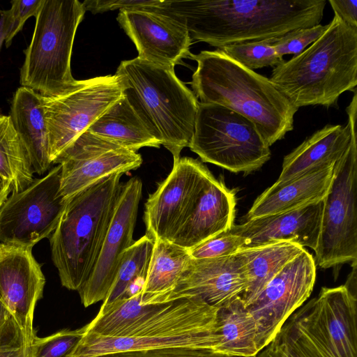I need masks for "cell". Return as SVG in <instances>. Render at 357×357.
I'll return each instance as SVG.
<instances>
[{
	"instance_id": "6da1fadb",
	"label": "cell",
	"mask_w": 357,
	"mask_h": 357,
	"mask_svg": "<svg viewBox=\"0 0 357 357\" xmlns=\"http://www.w3.org/2000/svg\"><path fill=\"white\" fill-rule=\"evenodd\" d=\"M326 0H165L159 11L172 17L192 40L222 48L280 38L319 24Z\"/></svg>"
},
{
	"instance_id": "7a4b0ae2",
	"label": "cell",
	"mask_w": 357,
	"mask_h": 357,
	"mask_svg": "<svg viewBox=\"0 0 357 357\" xmlns=\"http://www.w3.org/2000/svg\"><path fill=\"white\" fill-rule=\"evenodd\" d=\"M190 59L197 63L191 85L201 102L224 106L248 119L269 147L293 130L298 109L269 78L219 49L191 54Z\"/></svg>"
},
{
	"instance_id": "3957f363",
	"label": "cell",
	"mask_w": 357,
	"mask_h": 357,
	"mask_svg": "<svg viewBox=\"0 0 357 357\" xmlns=\"http://www.w3.org/2000/svg\"><path fill=\"white\" fill-rule=\"evenodd\" d=\"M269 79L297 109L337 106L340 95L357 85V29L334 14L324 33L274 67Z\"/></svg>"
},
{
	"instance_id": "277c9868",
	"label": "cell",
	"mask_w": 357,
	"mask_h": 357,
	"mask_svg": "<svg viewBox=\"0 0 357 357\" xmlns=\"http://www.w3.org/2000/svg\"><path fill=\"white\" fill-rule=\"evenodd\" d=\"M122 174L104 177L68 199L50 237L52 261L61 283L79 291L101 250L120 193Z\"/></svg>"
},
{
	"instance_id": "5b68a950",
	"label": "cell",
	"mask_w": 357,
	"mask_h": 357,
	"mask_svg": "<svg viewBox=\"0 0 357 357\" xmlns=\"http://www.w3.org/2000/svg\"><path fill=\"white\" fill-rule=\"evenodd\" d=\"M115 75L148 130L177 162L194 134L199 101L193 91L177 77L174 69L137 57L122 61Z\"/></svg>"
},
{
	"instance_id": "8992f818",
	"label": "cell",
	"mask_w": 357,
	"mask_h": 357,
	"mask_svg": "<svg viewBox=\"0 0 357 357\" xmlns=\"http://www.w3.org/2000/svg\"><path fill=\"white\" fill-rule=\"evenodd\" d=\"M218 310L197 297L158 303L127 337H104L85 332L67 357H95L169 347L214 349Z\"/></svg>"
},
{
	"instance_id": "52a82bcc",
	"label": "cell",
	"mask_w": 357,
	"mask_h": 357,
	"mask_svg": "<svg viewBox=\"0 0 357 357\" xmlns=\"http://www.w3.org/2000/svg\"><path fill=\"white\" fill-rule=\"evenodd\" d=\"M85 12L78 0H43L31 43L24 51L20 75L22 86L52 97L76 82L71 72V55Z\"/></svg>"
},
{
	"instance_id": "ba28073f",
	"label": "cell",
	"mask_w": 357,
	"mask_h": 357,
	"mask_svg": "<svg viewBox=\"0 0 357 357\" xmlns=\"http://www.w3.org/2000/svg\"><path fill=\"white\" fill-rule=\"evenodd\" d=\"M351 131L349 144L335 163L330 188L324 200L315 264L336 267L357 259V96L346 109Z\"/></svg>"
},
{
	"instance_id": "9c48e42d",
	"label": "cell",
	"mask_w": 357,
	"mask_h": 357,
	"mask_svg": "<svg viewBox=\"0 0 357 357\" xmlns=\"http://www.w3.org/2000/svg\"><path fill=\"white\" fill-rule=\"evenodd\" d=\"M188 147L204 162L244 174L261 168L271 155L251 121L224 106L201 102Z\"/></svg>"
},
{
	"instance_id": "30bf717a",
	"label": "cell",
	"mask_w": 357,
	"mask_h": 357,
	"mask_svg": "<svg viewBox=\"0 0 357 357\" xmlns=\"http://www.w3.org/2000/svg\"><path fill=\"white\" fill-rule=\"evenodd\" d=\"M123 96L116 75L76 80L58 96H43L52 163Z\"/></svg>"
},
{
	"instance_id": "8fae6325",
	"label": "cell",
	"mask_w": 357,
	"mask_h": 357,
	"mask_svg": "<svg viewBox=\"0 0 357 357\" xmlns=\"http://www.w3.org/2000/svg\"><path fill=\"white\" fill-rule=\"evenodd\" d=\"M57 165L24 189L12 192L0 206V243L33 248L56 229L68 200L61 192Z\"/></svg>"
},
{
	"instance_id": "7c38bea8",
	"label": "cell",
	"mask_w": 357,
	"mask_h": 357,
	"mask_svg": "<svg viewBox=\"0 0 357 357\" xmlns=\"http://www.w3.org/2000/svg\"><path fill=\"white\" fill-rule=\"evenodd\" d=\"M316 279L314 257L303 250L289 261L247 305L255 319L259 352L311 294Z\"/></svg>"
},
{
	"instance_id": "4fadbf2b",
	"label": "cell",
	"mask_w": 357,
	"mask_h": 357,
	"mask_svg": "<svg viewBox=\"0 0 357 357\" xmlns=\"http://www.w3.org/2000/svg\"><path fill=\"white\" fill-rule=\"evenodd\" d=\"M141 155L86 130L52 164L61 167V192L65 199L114 173L137 169Z\"/></svg>"
},
{
	"instance_id": "5bb4252c",
	"label": "cell",
	"mask_w": 357,
	"mask_h": 357,
	"mask_svg": "<svg viewBox=\"0 0 357 357\" xmlns=\"http://www.w3.org/2000/svg\"><path fill=\"white\" fill-rule=\"evenodd\" d=\"M291 317L333 357H357V298L344 285L322 287Z\"/></svg>"
},
{
	"instance_id": "9a60e30c",
	"label": "cell",
	"mask_w": 357,
	"mask_h": 357,
	"mask_svg": "<svg viewBox=\"0 0 357 357\" xmlns=\"http://www.w3.org/2000/svg\"><path fill=\"white\" fill-rule=\"evenodd\" d=\"M142 192L140 179L121 185L115 210L95 266L78 291L86 307L107 297L116 277L125 251L135 242L133 232Z\"/></svg>"
},
{
	"instance_id": "2e32d148",
	"label": "cell",
	"mask_w": 357,
	"mask_h": 357,
	"mask_svg": "<svg viewBox=\"0 0 357 357\" xmlns=\"http://www.w3.org/2000/svg\"><path fill=\"white\" fill-rule=\"evenodd\" d=\"M32 248L0 243V301L12 315L28 345H32L36 336L34 311L45 284Z\"/></svg>"
},
{
	"instance_id": "e0dca14e",
	"label": "cell",
	"mask_w": 357,
	"mask_h": 357,
	"mask_svg": "<svg viewBox=\"0 0 357 357\" xmlns=\"http://www.w3.org/2000/svg\"><path fill=\"white\" fill-rule=\"evenodd\" d=\"M208 168L189 157L174 162L167 177L145 203L146 235L172 241Z\"/></svg>"
},
{
	"instance_id": "ac0fdd59",
	"label": "cell",
	"mask_w": 357,
	"mask_h": 357,
	"mask_svg": "<svg viewBox=\"0 0 357 357\" xmlns=\"http://www.w3.org/2000/svg\"><path fill=\"white\" fill-rule=\"evenodd\" d=\"M121 28L135 44L141 60L174 69L190 58L192 39L187 29L172 17L158 10H120Z\"/></svg>"
},
{
	"instance_id": "d6986e66",
	"label": "cell",
	"mask_w": 357,
	"mask_h": 357,
	"mask_svg": "<svg viewBox=\"0 0 357 357\" xmlns=\"http://www.w3.org/2000/svg\"><path fill=\"white\" fill-rule=\"evenodd\" d=\"M246 287L245 267L236 254L210 259L192 258L164 303L184 297H197L219 308L242 296Z\"/></svg>"
},
{
	"instance_id": "ffe728a7",
	"label": "cell",
	"mask_w": 357,
	"mask_h": 357,
	"mask_svg": "<svg viewBox=\"0 0 357 357\" xmlns=\"http://www.w3.org/2000/svg\"><path fill=\"white\" fill-rule=\"evenodd\" d=\"M235 208L234 190L208 170L171 242L189 250L230 231L234 225Z\"/></svg>"
},
{
	"instance_id": "44dd1931",
	"label": "cell",
	"mask_w": 357,
	"mask_h": 357,
	"mask_svg": "<svg viewBox=\"0 0 357 357\" xmlns=\"http://www.w3.org/2000/svg\"><path fill=\"white\" fill-rule=\"evenodd\" d=\"M324 199L295 210L234 225L231 233L243 237L244 246L289 241L315 250L321 229Z\"/></svg>"
},
{
	"instance_id": "7402d4cb",
	"label": "cell",
	"mask_w": 357,
	"mask_h": 357,
	"mask_svg": "<svg viewBox=\"0 0 357 357\" xmlns=\"http://www.w3.org/2000/svg\"><path fill=\"white\" fill-rule=\"evenodd\" d=\"M335 163L319 165L282 184H273L255 199L245 220L295 210L324 199Z\"/></svg>"
},
{
	"instance_id": "603a6c76",
	"label": "cell",
	"mask_w": 357,
	"mask_h": 357,
	"mask_svg": "<svg viewBox=\"0 0 357 357\" xmlns=\"http://www.w3.org/2000/svg\"><path fill=\"white\" fill-rule=\"evenodd\" d=\"M43 99V96L33 89L20 86L13 95L9 115L15 130L28 151L33 173L39 175L47 171L52 164Z\"/></svg>"
},
{
	"instance_id": "cb8c5ba5",
	"label": "cell",
	"mask_w": 357,
	"mask_h": 357,
	"mask_svg": "<svg viewBox=\"0 0 357 357\" xmlns=\"http://www.w3.org/2000/svg\"><path fill=\"white\" fill-rule=\"evenodd\" d=\"M350 139L348 123L345 126L326 125L284 156L282 172L273 184H282L319 165L336 162Z\"/></svg>"
},
{
	"instance_id": "d4e9b609",
	"label": "cell",
	"mask_w": 357,
	"mask_h": 357,
	"mask_svg": "<svg viewBox=\"0 0 357 357\" xmlns=\"http://www.w3.org/2000/svg\"><path fill=\"white\" fill-rule=\"evenodd\" d=\"M304 248L289 241H280L256 246H243L236 255L243 262L247 287L242 295L249 305L268 282Z\"/></svg>"
},
{
	"instance_id": "484cf974",
	"label": "cell",
	"mask_w": 357,
	"mask_h": 357,
	"mask_svg": "<svg viewBox=\"0 0 357 357\" xmlns=\"http://www.w3.org/2000/svg\"><path fill=\"white\" fill-rule=\"evenodd\" d=\"M192 257L188 250L171 241H154L146 278L142 290V303H162L174 289Z\"/></svg>"
},
{
	"instance_id": "4316f807",
	"label": "cell",
	"mask_w": 357,
	"mask_h": 357,
	"mask_svg": "<svg viewBox=\"0 0 357 357\" xmlns=\"http://www.w3.org/2000/svg\"><path fill=\"white\" fill-rule=\"evenodd\" d=\"M214 350L240 356H256L257 328L241 296L218 308Z\"/></svg>"
},
{
	"instance_id": "83f0119b",
	"label": "cell",
	"mask_w": 357,
	"mask_h": 357,
	"mask_svg": "<svg viewBox=\"0 0 357 357\" xmlns=\"http://www.w3.org/2000/svg\"><path fill=\"white\" fill-rule=\"evenodd\" d=\"M87 130L135 152L142 147L159 148L161 145L148 130L124 95Z\"/></svg>"
},
{
	"instance_id": "f1b7e54d",
	"label": "cell",
	"mask_w": 357,
	"mask_h": 357,
	"mask_svg": "<svg viewBox=\"0 0 357 357\" xmlns=\"http://www.w3.org/2000/svg\"><path fill=\"white\" fill-rule=\"evenodd\" d=\"M153 245L154 241L145 234L125 251L116 277L102 303H110L142 291Z\"/></svg>"
},
{
	"instance_id": "f546056e",
	"label": "cell",
	"mask_w": 357,
	"mask_h": 357,
	"mask_svg": "<svg viewBox=\"0 0 357 357\" xmlns=\"http://www.w3.org/2000/svg\"><path fill=\"white\" fill-rule=\"evenodd\" d=\"M0 174L12 192H18L34 179L29 154L9 116H0Z\"/></svg>"
},
{
	"instance_id": "4dcf8cb0",
	"label": "cell",
	"mask_w": 357,
	"mask_h": 357,
	"mask_svg": "<svg viewBox=\"0 0 357 357\" xmlns=\"http://www.w3.org/2000/svg\"><path fill=\"white\" fill-rule=\"evenodd\" d=\"M273 39L239 43L219 50L252 70L268 66L275 67L284 60L276 52L273 45Z\"/></svg>"
},
{
	"instance_id": "1f68e13d",
	"label": "cell",
	"mask_w": 357,
	"mask_h": 357,
	"mask_svg": "<svg viewBox=\"0 0 357 357\" xmlns=\"http://www.w3.org/2000/svg\"><path fill=\"white\" fill-rule=\"evenodd\" d=\"M275 338L284 357H333L298 326L291 315Z\"/></svg>"
},
{
	"instance_id": "d6a6232c",
	"label": "cell",
	"mask_w": 357,
	"mask_h": 357,
	"mask_svg": "<svg viewBox=\"0 0 357 357\" xmlns=\"http://www.w3.org/2000/svg\"><path fill=\"white\" fill-rule=\"evenodd\" d=\"M85 333V326L77 329H63L45 337L36 336L30 357H67Z\"/></svg>"
},
{
	"instance_id": "836d02e7",
	"label": "cell",
	"mask_w": 357,
	"mask_h": 357,
	"mask_svg": "<svg viewBox=\"0 0 357 357\" xmlns=\"http://www.w3.org/2000/svg\"><path fill=\"white\" fill-rule=\"evenodd\" d=\"M245 245L243 237L229 231L216 235L188 250L192 259H210L235 255Z\"/></svg>"
},
{
	"instance_id": "e575fe53",
	"label": "cell",
	"mask_w": 357,
	"mask_h": 357,
	"mask_svg": "<svg viewBox=\"0 0 357 357\" xmlns=\"http://www.w3.org/2000/svg\"><path fill=\"white\" fill-rule=\"evenodd\" d=\"M328 24H321L291 31L284 36L275 38L273 45L281 56L286 54H298L319 39L326 31Z\"/></svg>"
},
{
	"instance_id": "d590c367",
	"label": "cell",
	"mask_w": 357,
	"mask_h": 357,
	"mask_svg": "<svg viewBox=\"0 0 357 357\" xmlns=\"http://www.w3.org/2000/svg\"><path fill=\"white\" fill-rule=\"evenodd\" d=\"M95 357H249L227 354L211 348L169 347L149 350L121 351ZM256 357V356H251Z\"/></svg>"
},
{
	"instance_id": "8d00e7d4",
	"label": "cell",
	"mask_w": 357,
	"mask_h": 357,
	"mask_svg": "<svg viewBox=\"0 0 357 357\" xmlns=\"http://www.w3.org/2000/svg\"><path fill=\"white\" fill-rule=\"evenodd\" d=\"M162 3L161 0H85L82 4L86 11L95 14L114 10H158Z\"/></svg>"
},
{
	"instance_id": "74e56055",
	"label": "cell",
	"mask_w": 357,
	"mask_h": 357,
	"mask_svg": "<svg viewBox=\"0 0 357 357\" xmlns=\"http://www.w3.org/2000/svg\"><path fill=\"white\" fill-rule=\"evenodd\" d=\"M43 0H13L10 10L12 17V28L8 34L5 43L6 47L11 45L13 38L20 31L26 21L31 17H36L42 6Z\"/></svg>"
},
{
	"instance_id": "f35d334b",
	"label": "cell",
	"mask_w": 357,
	"mask_h": 357,
	"mask_svg": "<svg viewBox=\"0 0 357 357\" xmlns=\"http://www.w3.org/2000/svg\"><path fill=\"white\" fill-rule=\"evenodd\" d=\"M20 341H24L20 330L9 311L0 301V347Z\"/></svg>"
},
{
	"instance_id": "ab89813d",
	"label": "cell",
	"mask_w": 357,
	"mask_h": 357,
	"mask_svg": "<svg viewBox=\"0 0 357 357\" xmlns=\"http://www.w3.org/2000/svg\"><path fill=\"white\" fill-rule=\"evenodd\" d=\"M334 14L351 27L357 29V0H328Z\"/></svg>"
},
{
	"instance_id": "60d3db41",
	"label": "cell",
	"mask_w": 357,
	"mask_h": 357,
	"mask_svg": "<svg viewBox=\"0 0 357 357\" xmlns=\"http://www.w3.org/2000/svg\"><path fill=\"white\" fill-rule=\"evenodd\" d=\"M31 345L24 341L0 347V357H30Z\"/></svg>"
},
{
	"instance_id": "b9f144b4",
	"label": "cell",
	"mask_w": 357,
	"mask_h": 357,
	"mask_svg": "<svg viewBox=\"0 0 357 357\" xmlns=\"http://www.w3.org/2000/svg\"><path fill=\"white\" fill-rule=\"evenodd\" d=\"M12 17L10 10L0 11V50L12 28Z\"/></svg>"
},
{
	"instance_id": "7bdbcfd3",
	"label": "cell",
	"mask_w": 357,
	"mask_h": 357,
	"mask_svg": "<svg viewBox=\"0 0 357 357\" xmlns=\"http://www.w3.org/2000/svg\"><path fill=\"white\" fill-rule=\"evenodd\" d=\"M256 357H284L282 351L274 338L266 347L262 349Z\"/></svg>"
},
{
	"instance_id": "ee69618b",
	"label": "cell",
	"mask_w": 357,
	"mask_h": 357,
	"mask_svg": "<svg viewBox=\"0 0 357 357\" xmlns=\"http://www.w3.org/2000/svg\"><path fill=\"white\" fill-rule=\"evenodd\" d=\"M352 271L348 275L346 283L344 286L349 292L354 296L357 298V284H356V261L351 263Z\"/></svg>"
},
{
	"instance_id": "f6af8a7d",
	"label": "cell",
	"mask_w": 357,
	"mask_h": 357,
	"mask_svg": "<svg viewBox=\"0 0 357 357\" xmlns=\"http://www.w3.org/2000/svg\"><path fill=\"white\" fill-rule=\"evenodd\" d=\"M10 191V183L0 174V206L7 199Z\"/></svg>"
},
{
	"instance_id": "bcb514c9",
	"label": "cell",
	"mask_w": 357,
	"mask_h": 357,
	"mask_svg": "<svg viewBox=\"0 0 357 357\" xmlns=\"http://www.w3.org/2000/svg\"><path fill=\"white\" fill-rule=\"evenodd\" d=\"M2 112H1V109H0V116H2Z\"/></svg>"
}]
</instances>
